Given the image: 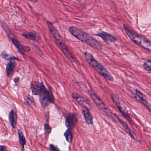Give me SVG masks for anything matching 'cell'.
I'll return each mask as SVG.
<instances>
[{
  "label": "cell",
  "instance_id": "cell-27",
  "mask_svg": "<svg viewBox=\"0 0 151 151\" xmlns=\"http://www.w3.org/2000/svg\"><path fill=\"white\" fill-rule=\"evenodd\" d=\"M0 151H8L5 146L0 145Z\"/></svg>",
  "mask_w": 151,
  "mask_h": 151
},
{
  "label": "cell",
  "instance_id": "cell-13",
  "mask_svg": "<svg viewBox=\"0 0 151 151\" xmlns=\"http://www.w3.org/2000/svg\"><path fill=\"white\" fill-rule=\"evenodd\" d=\"M82 112L85 123L88 125H93V117L89 109L86 106H82Z\"/></svg>",
  "mask_w": 151,
  "mask_h": 151
},
{
  "label": "cell",
  "instance_id": "cell-25",
  "mask_svg": "<svg viewBox=\"0 0 151 151\" xmlns=\"http://www.w3.org/2000/svg\"><path fill=\"white\" fill-rule=\"evenodd\" d=\"M49 147L50 151H60L58 147L53 144L50 145Z\"/></svg>",
  "mask_w": 151,
  "mask_h": 151
},
{
  "label": "cell",
  "instance_id": "cell-3",
  "mask_svg": "<svg viewBox=\"0 0 151 151\" xmlns=\"http://www.w3.org/2000/svg\"><path fill=\"white\" fill-rule=\"evenodd\" d=\"M84 56L86 61L90 66L96 69L104 78L110 82L114 81V77L111 74L108 72L104 66L102 65L95 59L92 54L88 52H85L84 53Z\"/></svg>",
  "mask_w": 151,
  "mask_h": 151
},
{
  "label": "cell",
  "instance_id": "cell-21",
  "mask_svg": "<svg viewBox=\"0 0 151 151\" xmlns=\"http://www.w3.org/2000/svg\"><path fill=\"white\" fill-rule=\"evenodd\" d=\"M1 56L4 59H6V60H8V61H11L15 60H19V61L21 60L18 57L12 56L11 55H8V54H6V53H5V52H3L1 54Z\"/></svg>",
  "mask_w": 151,
  "mask_h": 151
},
{
  "label": "cell",
  "instance_id": "cell-11",
  "mask_svg": "<svg viewBox=\"0 0 151 151\" xmlns=\"http://www.w3.org/2000/svg\"><path fill=\"white\" fill-rule=\"evenodd\" d=\"M95 35L101 38L107 44L113 43L117 41L116 38L114 36L105 31L99 32Z\"/></svg>",
  "mask_w": 151,
  "mask_h": 151
},
{
  "label": "cell",
  "instance_id": "cell-14",
  "mask_svg": "<svg viewBox=\"0 0 151 151\" xmlns=\"http://www.w3.org/2000/svg\"><path fill=\"white\" fill-rule=\"evenodd\" d=\"M43 83H40L38 82H35L31 84V90L33 95L36 96L39 95L43 85Z\"/></svg>",
  "mask_w": 151,
  "mask_h": 151
},
{
  "label": "cell",
  "instance_id": "cell-28",
  "mask_svg": "<svg viewBox=\"0 0 151 151\" xmlns=\"http://www.w3.org/2000/svg\"><path fill=\"white\" fill-rule=\"evenodd\" d=\"M28 1H30V2H33V3H35L36 2H37L38 0H28Z\"/></svg>",
  "mask_w": 151,
  "mask_h": 151
},
{
  "label": "cell",
  "instance_id": "cell-20",
  "mask_svg": "<svg viewBox=\"0 0 151 151\" xmlns=\"http://www.w3.org/2000/svg\"><path fill=\"white\" fill-rule=\"evenodd\" d=\"M65 139L67 142L69 143H71L73 139V134H72V129H68L64 134Z\"/></svg>",
  "mask_w": 151,
  "mask_h": 151
},
{
  "label": "cell",
  "instance_id": "cell-8",
  "mask_svg": "<svg viewBox=\"0 0 151 151\" xmlns=\"http://www.w3.org/2000/svg\"><path fill=\"white\" fill-rule=\"evenodd\" d=\"M89 94L102 114L104 116H109L111 114V111L100 98L93 91H89Z\"/></svg>",
  "mask_w": 151,
  "mask_h": 151
},
{
  "label": "cell",
  "instance_id": "cell-22",
  "mask_svg": "<svg viewBox=\"0 0 151 151\" xmlns=\"http://www.w3.org/2000/svg\"><path fill=\"white\" fill-rule=\"evenodd\" d=\"M143 67L145 70L151 74V60H148L143 64Z\"/></svg>",
  "mask_w": 151,
  "mask_h": 151
},
{
  "label": "cell",
  "instance_id": "cell-29",
  "mask_svg": "<svg viewBox=\"0 0 151 151\" xmlns=\"http://www.w3.org/2000/svg\"><path fill=\"white\" fill-rule=\"evenodd\" d=\"M76 1H81V0H76Z\"/></svg>",
  "mask_w": 151,
  "mask_h": 151
},
{
  "label": "cell",
  "instance_id": "cell-6",
  "mask_svg": "<svg viewBox=\"0 0 151 151\" xmlns=\"http://www.w3.org/2000/svg\"><path fill=\"white\" fill-rule=\"evenodd\" d=\"M2 28H4L6 31V33L7 34L8 36L11 39V41L13 42V44L14 45V46L18 49V50L20 51L21 53L23 55H24L25 52H28L30 50V48L27 46H23L22 45L19 41L17 40L16 36L14 34L11 32V31L9 30V28L7 27L6 23H5L2 22L1 23Z\"/></svg>",
  "mask_w": 151,
  "mask_h": 151
},
{
  "label": "cell",
  "instance_id": "cell-7",
  "mask_svg": "<svg viewBox=\"0 0 151 151\" xmlns=\"http://www.w3.org/2000/svg\"><path fill=\"white\" fill-rule=\"evenodd\" d=\"M112 99L115 102L117 107L120 111V112L123 114L125 118L128 120V122L131 124L133 125V122L131 118L128 111L126 109V106L124 102L119 98V96L116 94L111 95Z\"/></svg>",
  "mask_w": 151,
  "mask_h": 151
},
{
  "label": "cell",
  "instance_id": "cell-17",
  "mask_svg": "<svg viewBox=\"0 0 151 151\" xmlns=\"http://www.w3.org/2000/svg\"><path fill=\"white\" fill-rule=\"evenodd\" d=\"M16 63L14 60L11 61L8 64L6 67V74L8 77H10L13 76L14 69L16 66Z\"/></svg>",
  "mask_w": 151,
  "mask_h": 151
},
{
  "label": "cell",
  "instance_id": "cell-9",
  "mask_svg": "<svg viewBox=\"0 0 151 151\" xmlns=\"http://www.w3.org/2000/svg\"><path fill=\"white\" fill-rule=\"evenodd\" d=\"M78 116L75 113H70L65 118V125L68 129H72L75 127L78 122Z\"/></svg>",
  "mask_w": 151,
  "mask_h": 151
},
{
  "label": "cell",
  "instance_id": "cell-15",
  "mask_svg": "<svg viewBox=\"0 0 151 151\" xmlns=\"http://www.w3.org/2000/svg\"><path fill=\"white\" fill-rule=\"evenodd\" d=\"M72 98L77 101L78 104L82 106H86L88 107L87 106H89V104H87V102L85 100L83 97L78 94L76 92H73L72 93Z\"/></svg>",
  "mask_w": 151,
  "mask_h": 151
},
{
  "label": "cell",
  "instance_id": "cell-12",
  "mask_svg": "<svg viewBox=\"0 0 151 151\" xmlns=\"http://www.w3.org/2000/svg\"><path fill=\"white\" fill-rule=\"evenodd\" d=\"M114 116L117 118L118 120L119 121L120 123L123 125L125 130L129 134V135H130L133 139L135 140H137V141H139L138 138L137 137V135L134 133V132H133L129 128V126H128V125L126 123H125L123 119H121L116 114H114Z\"/></svg>",
  "mask_w": 151,
  "mask_h": 151
},
{
  "label": "cell",
  "instance_id": "cell-26",
  "mask_svg": "<svg viewBox=\"0 0 151 151\" xmlns=\"http://www.w3.org/2000/svg\"><path fill=\"white\" fill-rule=\"evenodd\" d=\"M19 80H20V77H16L15 78H14L13 81L15 83V85L16 86L18 84V82H19Z\"/></svg>",
  "mask_w": 151,
  "mask_h": 151
},
{
  "label": "cell",
  "instance_id": "cell-4",
  "mask_svg": "<svg viewBox=\"0 0 151 151\" xmlns=\"http://www.w3.org/2000/svg\"><path fill=\"white\" fill-rule=\"evenodd\" d=\"M124 28L130 39L142 48L151 52V42L146 38L139 35L124 25Z\"/></svg>",
  "mask_w": 151,
  "mask_h": 151
},
{
  "label": "cell",
  "instance_id": "cell-23",
  "mask_svg": "<svg viewBox=\"0 0 151 151\" xmlns=\"http://www.w3.org/2000/svg\"><path fill=\"white\" fill-rule=\"evenodd\" d=\"M25 103L29 106H33L35 105V102L34 101V99L30 96H28L26 98V100H25Z\"/></svg>",
  "mask_w": 151,
  "mask_h": 151
},
{
  "label": "cell",
  "instance_id": "cell-1",
  "mask_svg": "<svg viewBox=\"0 0 151 151\" xmlns=\"http://www.w3.org/2000/svg\"><path fill=\"white\" fill-rule=\"evenodd\" d=\"M69 30L72 35L81 41L85 43L92 47L100 51L103 50V46L99 41L77 27L75 26L70 27L69 28Z\"/></svg>",
  "mask_w": 151,
  "mask_h": 151
},
{
  "label": "cell",
  "instance_id": "cell-2",
  "mask_svg": "<svg viewBox=\"0 0 151 151\" xmlns=\"http://www.w3.org/2000/svg\"><path fill=\"white\" fill-rule=\"evenodd\" d=\"M47 23L49 29L54 38L55 43L71 62H76V60L74 58V57L69 50L68 47L62 40L61 36L60 35L58 30L54 27L52 23L49 21H47Z\"/></svg>",
  "mask_w": 151,
  "mask_h": 151
},
{
  "label": "cell",
  "instance_id": "cell-19",
  "mask_svg": "<svg viewBox=\"0 0 151 151\" xmlns=\"http://www.w3.org/2000/svg\"><path fill=\"white\" fill-rule=\"evenodd\" d=\"M17 133H18V138H19L20 145L21 146L23 151H24V146L26 144V139L21 130H18Z\"/></svg>",
  "mask_w": 151,
  "mask_h": 151
},
{
  "label": "cell",
  "instance_id": "cell-16",
  "mask_svg": "<svg viewBox=\"0 0 151 151\" xmlns=\"http://www.w3.org/2000/svg\"><path fill=\"white\" fill-rule=\"evenodd\" d=\"M17 114L16 111L14 110H12L9 112V119L11 126L13 129L16 127V124H17Z\"/></svg>",
  "mask_w": 151,
  "mask_h": 151
},
{
  "label": "cell",
  "instance_id": "cell-24",
  "mask_svg": "<svg viewBox=\"0 0 151 151\" xmlns=\"http://www.w3.org/2000/svg\"><path fill=\"white\" fill-rule=\"evenodd\" d=\"M44 130H45V133L47 134H50V133L51 132L52 129L48 123H47L44 125Z\"/></svg>",
  "mask_w": 151,
  "mask_h": 151
},
{
  "label": "cell",
  "instance_id": "cell-10",
  "mask_svg": "<svg viewBox=\"0 0 151 151\" xmlns=\"http://www.w3.org/2000/svg\"><path fill=\"white\" fill-rule=\"evenodd\" d=\"M134 96L138 101L145 106L149 110V111L151 112V105L147 101L146 96L142 92L138 90H136Z\"/></svg>",
  "mask_w": 151,
  "mask_h": 151
},
{
  "label": "cell",
  "instance_id": "cell-18",
  "mask_svg": "<svg viewBox=\"0 0 151 151\" xmlns=\"http://www.w3.org/2000/svg\"><path fill=\"white\" fill-rule=\"evenodd\" d=\"M22 36L25 38L26 39L36 41L40 39V37L38 35L36 34L33 32H27L23 33Z\"/></svg>",
  "mask_w": 151,
  "mask_h": 151
},
{
  "label": "cell",
  "instance_id": "cell-5",
  "mask_svg": "<svg viewBox=\"0 0 151 151\" xmlns=\"http://www.w3.org/2000/svg\"><path fill=\"white\" fill-rule=\"evenodd\" d=\"M40 96L41 105L43 108H46L51 103H55V98L50 88L47 89L43 84Z\"/></svg>",
  "mask_w": 151,
  "mask_h": 151
}]
</instances>
